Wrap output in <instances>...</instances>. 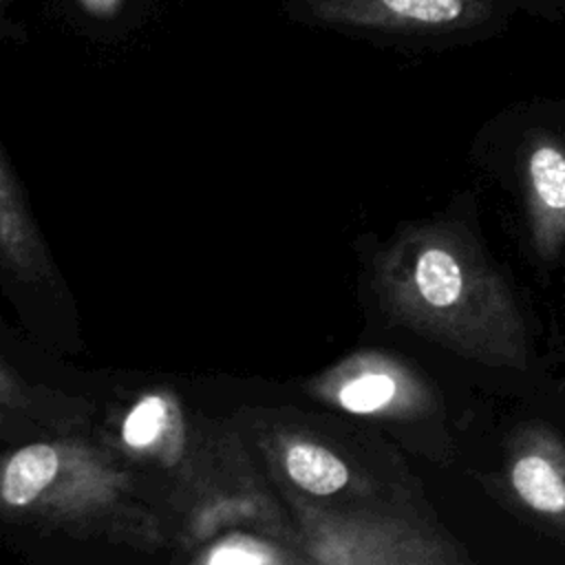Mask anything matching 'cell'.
I'll return each instance as SVG.
<instances>
[{"label": "cell", "mask_w": 565, "mask_h": 565, "mask_svg": "<svg viewBox=\"0 0 565 565\" xmlns=\"http://www.w3.org/2000/svg\"><path fill=\"white\" fill-rule=\"evenodd\" d=\"M508 483L519 503L565 543V437L550 422H532L516 437Z\"/></svg>", "instance_id": "6da1fadb"}, {"label": "cell", "mask_w": 565, "mask_h": 565, "mask_svg": "<svg viewBox=\"0 0 565 565\" xmlns=\"http://www.w3.org/2000/svg\"><path fill=\"white\" fill-rule=\"evenodd\" d=\"M530 232L536 254L552 263L565 249V146L539 132L523 159Z\"/></svg>", "instance_id": "7a4b0ae2"}, {"label": "cell", "mask_w": 565, "mask_h": 565, "mask_svg": "<svg viewBox=\"0 0 565 565\" xmlns=\"http://www.w3.org/2000/svg\"><path fill=\"white\" fill-rule=\"evenodd\" d=\"M313 18L382 29H444L479 15V0H305Z\"/></svg>", "instance_id": "3957f363"}, {"label": "cell", "mask_w": 565, "mask_h": 565, "mask_svg": "<svg viewBox=\"0 0 565 565\" xmlns=\"http://www.w3.org/2000/svg\"><path fill=\"white\" fill-rule=\"evenodd\" d=\"M415 282L426 305L433 309H455L466 302L470 280L457 254L446 247H428L417 258Z\"/></svg>", "instance_id": "277c9868"}, {"label": "cell", "mask_w": 565, "mask_h": 565, "mask_svg": "<svg viewBox=\"0 0 565 565\" xmlns=\"http://www.w3.org/2000/svg\"><path fill=\"white\" fill-rule=\"evenodd\" d=\"M57 472V452L46 444L20 448L2 472V501L13 508L31 503L53 481Z\"/></svg>", "instance_id": "5b68a950"}, {"label": "cell", "mask_w": 565, "mask_h": 565, "mask_svg": "<svg viewBox=\"0 0 565 565\" xmlns=\"http://www.w3.org/2000/svg\"><path fill=\"white\" fill-rule=\"evenodd\" d=\"M285 466L289 477L311 494H333L349 481L347 466L316 444H294L287 450Z\"/></svg>", "instance_id": "8992f818"}, {"label": "cell", "mask_w": 565, "mask_h": 565, "mask_svg": "<svg viewBox=\"0 0 565 565\" xmlns=\"http://www.w3.org/2000/svg\"><path fill=\"white\" fill-rule=\"evenodd\" d=\"M395 395V382L382 373H369L347 382L340 388V404L353 413H371L388 404Z\"/></svg>", "instance_id": "52a82bcc"}, {"label": "cell", "mask_w": 565, "mask_h": 565, "mask_svg": "<svg viewBox=\"0 0 565 565\" xmlns=\"http://www.w3.org/2000/svg\"><path fill=\"white\" fill-rule=\"evenodd\" d=\"M166 402L157 395L143 397L126 417L124 422V441L132 448H146L150 446L166 424Z\"/></svg>", "instance_id": "ba28073f"}, {"label": "cell", "mask_w": 565, "mask_h": 565, "mask_svg": "<svg viewBox=\"0 0 565 565\" xmlns=\"http://www.w3.org/2000/svg\"><path fill=\"white\" fill-rule=\"evenodd\" d=\"M210 563H267L271 561L267 554H263L256 547L245 545H223L216 552L207 556Z\"/></svg>", "instance_id": "9c48e42d"}, {"label": "cell", "mask_w": 565, "mask_h": 565, "mask_svg": "<svg viewBox=\"0 0 565 565\" xmlns=\"http://www.w3.org/2000/svg\"><path fill=\"white\" fill-rule=\"evenodd\" d=\"M82 2H84V7H88V9L95 11V13L113 11V9L119 4V0H82Z\"/></svg>", "instance_id": "30bf717a"}]
</instances>
